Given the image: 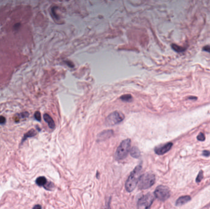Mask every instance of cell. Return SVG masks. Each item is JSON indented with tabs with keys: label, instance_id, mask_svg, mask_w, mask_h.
<instances>
[{
	"label": "cell",
	"instance_id": "obj_1",
	"mask_svg": "<svg viewBox=\"0 0 210 209\" xmlns=\"http://www.w3.org/2000/svg\"><path fill=\"white\" fill-rule=\"evenodd\" d=\"M141 171L142 166L138 165L131 172L125 183V188L128 192L133 191L136 188L141 175Z\"/></svg>",
	"mask_w": 210,
	"mask_h": 209
},
{
	"label": "cell",
	"instance_id": "obj_2",
	"mask_svg": "<svg viewBox=\"0 0 210 209\" xmlns=\"http://www.w3.org/2000/svg\"><path fill=\"white\" fill-rule=\"evenodd\" d=\"M131 145L130 139H125L123 140L120 144L117 149L116 153H115V157L116 160H121L124 159L127 157L128 153L130 152Z\"/></svg>",
	"mask_w": 210,
	"mask_h": 209
},
{
	"label": "cell",
	"instance_id": "obj_3",
	"mask_svg": "<svg viewBox=\"0 0 210 209\" xmlns=\"http://www.w3.org/2000/svg\"><path fill=\"white\" fill-rule=\"evenodd\" d=\"M156 180V177L154 174L146 173L141 175L138 182V188L139 190H146L154 185Z\"/></svg>",
	"mask_w": 210,
	"mask_h": 209
},
{
	"label": "cell",
	"instance_id": "obj_4",
	"mask_svg": "<svg viewBox=\"0 0 210 209\" xmlns=\"http://www.w3.org/2000/svg\"><path fill=\"white\" fill-rule=\"evenodd\" d=\"M154 196L161 201H165L170 197V191L166 186L160 185L155 190Z\"/></svg>",
	"mask_w": 210,
	"mask_h": 209
},
{
	"label": "cell",
	"instance_id": "obj_5",
	"mask_svg": "<svg viewBox=\"0 0 210 209\" xmlns=\"http://www.w3.org/2000/svg\"><path fill=\"white\" fill-rule=\"evenodd\" d=\"M124 115L122 113L115 111L110 114L106 119V124L108 126H113L119 123L124 119Z\"/></svg>",
	"mask_w": 210,
	"mask_h": 209
},
{
	"label": "cell",
	"instance_id": "obj_6",
	"mask_svg": "<svg viewBox=\"0 0 210 209\" xmlns=\"http://www.w3.org/2000/svg\"><path fill=\"white\" fill-rule=\"evenodd\" d=\"M154 196L151 193H148L138 200V207L139 208H149L154 200Z\"/></svg>",
	"mask_w": 210,
	"mask_h": 209
},
{
	"label": "cell",
	"instance_id": "obj_7",
	"mask_svg": "<svg viewBox=\"0 0 210 209\" xmlns=\"http://www.w3.org/2000/svg\"><path fill=\"white\" fill-rule=\"evenodd\" d=\"M173 146V143L168 142L162 146H159L155 148V152L156 154L159 155H162L163 154L166 153Z\"/></svg>",
	"mask_w": 210,
	"mask_h": 209
},
{
	"label": "cell",
	"instance_id": "obj_8",
	"mask_svg": "<svg viewBox=\"0 0 210 209\" xmlns=\"http://www.w3.org/2000/svg\"><path fill=\"white\" fill-rule=\"evenodd\" d=\"M113 134V131L112 130H107L101 132L99 135L98 136V140L99 141H102L106 140L108 138H109Z\"/></svg>",
	"mask_w": 210,
	"mask_h": 209
},
{
	"label": "cell",
	"instance_id": "obj_9",
	"mask_svg": "<svg viewBox=\"0 0 210 209\" xmlns=\"http://www.w3.org/2000/svg\"><path fill=\"white\" fill-rule=\"evenodd\" d=\"M191 200V197L189 196H181L178 199L176 202V206H181V205H184L185 204L189 202Z\"/></svg>",
	"mask_w": 210,
	"mask_h": 209
},
{
	"label": "cell",
	"instance_id": "obj_10",
	"mask_svg": "<svg viewBox=\"0 0 210 209\" xmlns=\"http://www.w3.org/2000/svg\"><path fill=\"white\" fill-rule=\"evenodd\" d=\"M44 119L51 129L54 128L55 126V123L54 122V120H53L52 118L49 114H45L44 115Z\"/></svg>",
	"mask_w": 210,
	"mask_h": 209
},
{
	"label": "cell",
	"instance_id": "obj_11",
	"mask_svg": "<svg viewBox=\"0 0 210 209\" xmlns=\"http://www.w3.org/2000/svg\"><path fill=\"white\" fill-rule=\"evenodd\" d=\"M130 155L132 157L135 158H138L141 155V153H140V151L139 149H138V147H132V148L130 150Z\"/></svg>",
	"mask_w": 210,
	"mask_h": 209
},
{
	"label": "cell",
	"instance_id": "obj_12",
	"mask_svg": "<svg viewBox=\"0 0 210 209\" xmlns=\"http://www.w3.org/2000/svg\"><path fill=\"white\" fill-rule=\"evenodd\" d=\"M47 179L44 177H39L36 179V183L39 186H44V185L47 183Z\"/></svg>",
	"mask_w": 210,
	"mask_h": 209
},
{
	"label": "cell",
	"instance_id": "obj_13",
	"mask_svg": "<svg viewBox=\"0 0 210 209\" xmlns=\"http://www.w3.org/2000/svg\"><path fill=\"white\" fill-rule=\"evenodd\" d=\"M171 47H172V49L174 50L175 52H178V53L183 52L186 50V47H182V46H178V45L174 44L171 45Z\"/></svg>",
	"mask_w": 210,
	"mask_h": 209
},
{
	"label": "cell",
	"instance_id": "obj_14",
	"mask_svg": "<svg viewBox=\"0 0 210 209\" xmlns=\"http://www.w3.org/2000/svg\"><path fill=\"white\" fill-rule=\"evenodd\" d=\"M36 131H35L34 129H31L30 131H29L27 132L25 134L24 136H23V138L22 139V142L25 140L26 139L29 138V137H31L34 136L36 135Z\"/></svg>",
	"mask_w": 210,
	"mask_h": 209
},
{
	"label": "cell",
	"instance_id": "obj_15",
	"mask_svg": "<svg viewBox=\"0 0 210 209\" xmlns=\"http://www.w3.org/2000/svg\"><path fill=\"white\" fill-rule=\"evenodd\" d=\"M121 99L122 101H125V102H131L132 101V96L130 94H125V95H122L121 97Z\"/></svg>",
	"mask_w": 210,
	"mask_h": 209
},
{
	"label": "cell",
	"instance_id": "obj_16",
	"mask_svg": "<svg viewBox=\"0 0 210 209\" xmlns=\"http://www.w3.org/2000/svg\"><path fill=\"white\" fill-rule=\"evenodd\" d=\"M203 178V172L202 170H200V171L199 172V173H198L197 177L196 178V182H197V183L200 182Z\"/></svg>",
	"mask_w": 210,
	"mask_h": 209
},
{
	"label": "cell",
	"instance_id": "obj_17",
	"mask_svg": "<svg viewBox=\"0 0 210 209\" xmlns=\"http://www.w3.org/2000/svg\"><path fill=\"white\" fill-rule=\"evenodd\" d=\"M44 188L47 190H51L52 189L54 188V184L51 182H47V183L44 185Z\"/></svg>",
	"mask_w": 210,
	"mask_h": 209
},
{
	"label": "cell",
	"instance_id": "obj_18",
	"mask_svg": "<svg viewBox=\"0 0 210 209\" xmlns=\"http://www.w3.org/2000/svg\"><path fill=\"white\" fill-rule=\"evenodd\" d=\"M34 118L36 120L39 121V122L41 120V113H40L39 111H36V112L34 113Z\"/></svg>",
	"mask_w": 210,
	"mask_h": 209
},
{
	"label": "cell",
	"instance_id": "obj_19",
	"mask_svg": "<svg viewBox=\"0 0 210 209\" xmlns=\"http://www.w3.org/2000/svg\"><path fill=\"white\" fill-rule=\"evenodd\" d=\"M197 139L200 141H204L205 140V136L204 134L202 132H200L197 136Z\"/></svg>",
	"mask_w": 210,
	"mask_h": 209
},
{
	"label": "cell",
	"instance_id": "obj_20",
	"mask_svg": "<svg viewBox=\"0 0 210 209\" xmlns=\"http://www.w3.org/2000/svg\"><path fill=\"white\" fill-rule=\"evenodd\" d=\"M6 123V118L3 116H0V124L3 125Z\"/></svg>",
	"mask_w": 210,
	"mask_h": 209
},
{
	"label": "cell",
	"instance_id": "obj_21",
	"mask_svg": "<svg viewBox=\"0 0 210 209\" xmlns=\"http://www.w3.org/2000/svg\"><path fill=\"white\" fill-rule=\"evenodd\" d=\"M203 51H205V52H207L210 54V46H206L205 47H203Z\"/></svg>",
	"mask_w": 210,
	"mask_h": 209
},
{
	"label": "cell",
	"instance_id": "obj_22",
	"mask_svg": "<svg viewBox=\"0 0 210 209\" xmlns=\"http://www.w3.org/2000/svg\"><path fill=\"white\" fill-rule=\"evenodd\" d=\"M203 155L205 156H209L210 155V152L208 150H204L203 152Z\"/></svg>",
	"mask_w": 210,
	"mask_h": 209
},
{
	"label": "cell",
	"instance_id": "obj_23",
	"mask_svg": "<svg viewBox=\"0 0 210 209\" xmlns=\"http://www.w3.org/2000/svg\"><path fill=\"white\" fill-rule=\"evenodd\" d=\"M20 26V24H16V25H14V28L15 30H18L19 29Z\"/></svg>",
	"mask_w": 210,
	"mask_h": 209
},
{
	"label": "cell",
	"instance_id": "obj_24",
	"mask_svg": "<svg viewBox=\"0 0 210 209\" xmlns=\"http://www.w3.org/2000/svg\"><path fill=\"white\" fill-rule=\"evenodd\" d=\"M33 208H41V206H40L39 205H36L33 207Z\"/></svg>",
	"mask_w": 210,
	"mask_h": 209
},
{
	"label": "cell",
	"instance_id": "obj_25",
	"mask_svg": "<svg viewBox=\"0 0 210 209\" xmlns=\"http://www.w3.org/2000/svg\"><path fill=\"white\" fill-rule=\"evenodd\" d=\"M188 99H195H195H197V98L196 97H189V98Z\"/></svg>",
	"mask_w": 210,
	"mask_h": 209
}]
</instances>
